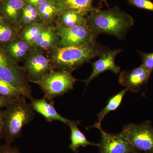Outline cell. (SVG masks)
<instances>
[{
	"label": "cell",
	"mask_w": 153,
	"mask_h": 153,
	"mask_svg": "<svg viewBox=\"0 0 153 153\" xmlns=\"http://www.w3.org/2000/svg\"><path fill=\"white\" fill-rule=\"evenodd\" d=\"M121 131L138 153H153V127L150 121L128 124Z\"/></svg>",
	"instance_id": "obj_5"
},
{
	"label": "cell",
	"mask_w": 153,
	"mask_h": 153,
	"mask_svg": "<svg viewBox=\"0 0 153 153\" xmlns=\"http://www.w3.org/2000/svg\"><path fill=\"white\" fill-rule=\"evenodd\" d=\"M76 81L71 72L54 69L34 83L40 86L44 97L51 100L73 89Z\"/></svg>",
	"instance_id": "obj_4"
},
{
	"label": "cell",
	"mask_w": 153,
	"mask_h": 153,
	"mask_svg": "<svg viewBox=\"0 0 153 153\" xmlns=\"http://www.w3.org/2000/svg\"><path fill=\"white\" fill-rule=\"evenodd\" d=\"M98 1H99L100 3H104L107 7H108V4L107 2V0H98Z\"/></svg>",
	"instance_id": "obj_32"
},
{
	"label": "cell",
	"mask_w": 153,
	"mask_h": 153,
	"mask_svg": "<svg viewBox=\"0 0 153 153\" xmlns=\"http://www.w3.org/2000/svg\"><path fill=\"white\" fill-rule=\"evenodd\" d=\"M13 99H10L0 94V109L7 106L13 101Z\"/></svg>",
	"instance_id": "obj_28"
},
{
	"label": "cell",
	"mask_w": 153,
	"mask_h": 153,
	"mask_svg": "<svg viewBox=\"0 0 153 153\" xmlns=\"http://www.w3.org/2000/svg\"><path fill=\"white\" fill-rule=\"evenodd\" d=\"M19 29L7 20L0 24V44H6L19 38Z\"/></svg>",
	"instance_id": "obj_24"
},
{
	"label": "cell",
	"mask_w": 153,
	"mask_h": 153,
	"mask_svg": "<svg viewBox=\"0 0 153 153\" xmlns=\"http://www.w3.org/2000/svg\"><path fill=\"white\" fill-rule=\"evenodd\" d=\"M40 22H42L37 7L25 3L21 19L20 27L24 28L35 23Z\"/></svg>",
	"instance_id": "obj_23"
},
{
	"label": "cell",
	"mask_w": 153,
	"mask_h": 153,
	"mask_svg": "<svg viewBox=\"0 0 153 153\" xmlns=\"http://www.w3.org/2000/svg\"><path fill=\"white\" fill-rule=\"evenodd\" d=\"M43 51L32 47L25 60L24 69L29 81L33 83L55 69L50 58Z\"/></svg>",
	"instance_id": "obj_7"
},
{
	"label": "cell",
	"mask_w": 153,
	"mask_h": 153,
	"mask_svg": "<svg viewBox=\"0 0 153 153\" xmlns=\"http://www.w3.org/2000/svg\"><path fill=\"white\" fill-rule=\"evenodd\" d=\"M122 51L121 49L108 50L100 56L98 60L91 63L92 73L87 79L83 80L86 88L91 80L105 71L109 70L114 74H118L120 72V67L116 64L115 58Z\"/></svg>",
	"instance_id": "obj_11"
},
{
	"label": "cell",
	"mask_w": 153,
	"mask_h": 153,
	"mask_svg": "<svg viewBox=\"0 0 153 153\" xmlns=\"http://www.w3.org/2000/svg\"><path fill=\"white\" fill-rule=\"evenodd\" d=\"M56 28L60 36L57 47H73L89 44L96 41L98 36L93 34L86 25L71 28L56 25Z\"/></svg>",
	"instance_id": "obj_9"
},
{
	"label": "cell",
	"mask_w": 153,
	"mask_h": 153,
	"mask_svg": "<svg viewBox=\"0 0 153 153\" xmlns=\"http://www.w3.org/2000/svg\"><path fill=\"white\" fill-rule=\"evenodd\" d=\"M79 123V121L72 120L68 125L71 130V143L69 146L70 149L73 152L77 153L80 147H85L89 146L98 147L99 144L91 142L87 139L85 135L78 128Z\"/></svg>",
	"instance_id": "obj_17"
},
{
	"label": "cell",
	"mask_w": 153,
	"mask_h": 153,
	"mask_svg": "<svg viewBox=\"0 0 153 153\" xmlns=\"http://www.w3.org/2000/svg\"><path fill=\"white\" fill-rule=\"evenodd\" d=\"M0 153H21V152L17 147L6 143L0 146Z\"/></svg>",
	"instance_id": "obj_27"
},
{
	"label": "cell",
	"mask_w": 153,
	"mask_h": 153,
	"mask_svg": "<svg viewBox=\"0 0 153 153\" xmlns=\"http://www.w3.org/2000/svg\"><path fill=\"white\" fill-rule=\"evenodd\" d=\"M128 91L127 88L122 90L120 92L114 94L108 100L105 107L97 114L98 122L97 123L101 125L102 121L106 115L111 111H114L119 107L123 99L126 92Z\"/></svg>",
	"instance_id": "obj_21"
},
{
	"label": "cell",
	"mask_w": 153,
	"mask_h": 153,
	"mask_svg": "<svg viewBox=\"0 0 153 153\" xmlns=\"http://www.w3.org/2000/svg\"><path fill=\"white\" fill-rule=\"evenodd\" d=\"M3 1V0H0V3L2 1Z\"/></svg>",
	"instance_id": "obj_33"
},
{
	"label": "cell",
	"mask_w": 153,
	"mask_h": 153,
	"mask_svg": "<svg viewBox=\"0 0 153 153\" xmlns=\"http://www.w3.org/2000/svg\"><path fill=\"white\" fill-rule=\"evenodd\" d=\"M109 49L96 41L66 47H56L50 50L49 58L54 69L71 72L84 63L100 57Z\"/></svg>",
	"instance_id": "obj_2"
},
{
	"label": "cell",
	"mask_w": 153,
	"mask_h": 153,
	"mask_svg": "<svg viewBox=\"0 0 153 153\" xmlns=\"http://www.w3.org/2000/svg\"><path fill=\"white\" fill-rule=\"evenodd\" d=\"M56 25L63 27L71 28L86 25L85 15L76 11H68L60 14L56 21Z\"/></svg>",
	"instance_id": "obj_18"
},
{
	"label": "cell",
	"mask_w": 153,
	"mask_h": 153,
	"mask_svg": "<svg viewBox=\"0 0 153 153\" xmlns=\"http://www.w3.org/2000/svg\"><path fill=\"white\" fill-rule=\"evenodd\" d=\"M49 26L43 22L35 23L24 28L20 37L32 47L38 36Z\"/></svg>",
	"instance_id": "obj_22"
},
{
	"label": "cell",
	"mask_w": 153,
	"mask_h": 153,
	"mask_svg": "<svg viewBox=\"0 0 153 153\" xmlns=\"http://www.w3.org/2000/svg\"><path fill=\"white\" fill-rule=\"evenodd\" d=\"M60 39L56 27L49 25L38 36L32 47L43 50H51L57 47Z\"/></svg>",
	"instance_id": "obj_15"
},
{
	"label": "cell",
	"mask_w": 153,
	"mask_h": 153,
	"mask_svg": "<svg viewBox=\"0 0 153 153\" xmlns=\"http://www.w3.org/2000/svg\"><path fill=\"white\" fill-rule=\"evenodd\" d=\"M59 15L68 11H76L86 16L100 9L93 5V0H56Z\"/></svg>",
	"instance_id": "obj_14"
},
{
	"label": "cell",
	"mask_w": 153,
	"mask_h": 153,
	"mask_svg": "<svg viewBox=\"0 0 153 153\" xmlns=\"http://www.w3.org/2000/svg\"><path fill=\"white\" fill-rule=\"evenodd\" d=\"M24 1H25V3L38 7V6L40 5L41 4L45 2L47 0H24Z\"/></svg>",
	"instance_id": "obj_29"
},
{
	"label": "cell",
	"mask_w": 153,
	"mask_h": 153,
	"mask_svg": "<svg viewBox=\"0 0 153 153\" xmlns=\"http://www.w3.org/2000/svg\"><path fill=\"white\" fill-rule=\"evenodd\" d=\"M0 94L10 99L16 98L21 96H24L28 99L32 97L31 90L15 86L1 79Z\"/></svg>",
	"instance_id": "obj_20"
},
{
	"label": "cell",
	"mask_w": 153,
	"mask_h": 153,
	"mask_svg": "<svg viewBox=\"0 0 153 153\" xmlns=\"http://www.w3.org/2000/svg\"><path fill=\"white\" fill-rule=\"evenodd\" d=\"M93 127L98 129L101 134V141L98 146L99 153H138L122 132L117 134L107 132L97 123L87 129Z\"/></svg>",
	"instance_id": "obj_8"
},
{
	"label": "cell",
	"mask_w": 153,
	"mask_h": 153,
	"mask_svg": "<svg viewBox=\"0 0 153 153\" xmlns=\"http://www.w3.org/2000/svg\"><path fill=\"white\" fill-rule=\"evenodd\" d=\"M86 18V25L94 35H111L123 40L134 24L132 17L118 7L90 13Z\"/></svg>",
	"instance_id": "obj_1"
},
{
	"label": "cell",
	"mask_w": 153,
	"mask_h": 153,
	"mask_svg": "<svg viewBox=\"0 0 153 153\" xmlns=\"http://www.w3.org/2000/svg\"><path fill=\"white\" fill-rule=\"evenodd\" d=\"M5 117L4 110L0 109V132L2 128Z\"/></svg>",
	"instance_id": "obj_30"
},
{
	"label": "cell",
	"mask_w": 153,
	"mask_h": 153,
	"mask_svg": "<svg viewBox=\"0 0 153 153\" xmlns=\"http://www.w3.org/2000/svg\"><path fill=\"white\" fill-rule=\"evenodd\" d=\"M128 4L138 8L153 12V2L150 0H128Z\"/></svg>",
	"instance_id": "obj_25"
},
{
	"label": "cell",
	"mask_w": 153,
	"mask_h": 153,
	"mask_svg": "<svg viewBox=\"0 0 153 153\" xmlns=\"http://www.w3.org/2000/svg\"><path fill=\"white\" fill-rule=\"evenodd\" d=\"M27 97L21 96L14 98L4 109L5 117L0 140L6 144H12L21 137L22 129L34 119L35 111L26 101Z\"/></svg>",
	"instance_id": "obj_3"
},
{
	"label": "cell",
	"mask_w": 153,
	"mask_h": 153,
	"mask_svg": "<svg viewBox=\"0 0 153 153\" xmlns=\"http://www.w3.org/2000/svg\"><path fill=\"white\" fill-rule=\"evenodd\" d=\"M25 4L24 0H3L0 3V14L12 25L20 28Z\"/></svg>",
	"instance_id": "obj_13"
},
{
	"label": "cell",
	"mask_w": 153,
	"mask_h": 153,
	"mask_svg": "<svg viewBox=\"0 0 153 153\" xmlns=\"http://www.w3.org/2000/svg\"><path fill=\"white\" fill-rule=\"evenodd\" d=\"M37 8L41 22L48 25L55 22L59 16L56 0H47Z\"/></svg>",
	"instance_id": "obj_19"
},
{
	"label": "cell",
	"mask_w": 153,
	"mask_h": 153,
	"mask_svg": "<svg viewBox=\"0 0 153 153\" xmlns=\"http://www.w3.org/2000/svg\"><path fill=\"white\" fill-rule=\"evenodd\" d=\"M142 60V64L146 68L150 73L153 71V52L145 53L138 51Z\"/></svg>",
	"instance_id": "obj_26"
},
{
	"label": "cell",
	"mask_w": 153,
	"mask_h": 153,
	"mask_svg": "<svg viewBox=\"0 0 153 153\" xmlns=\"http://www.w3.org/2000/svg\"><path fill=\"white\" fill-rule=\"evenodd\" d=\"M3 45L6 53L19 63L25 61L32 48L20 37Z\"/></svg>",
	"instance_id": "obj_16"
},
{
	"label": "cell",
	"mask_w": 153,
	"mask_h": 153,
	"mask_svg": "<svg viewBox=\"0 0 153 153\" xmlns=\"http://www.w3.org/2000/svg\"><path fill=\"white\" fill-rule=\"evenodd\" d=\"M30 105L34 111L38 113L45 118L47 121L52 122L53 121L62 122L68 125L71 121L60 115L55 107L53 100L48 102V100L44 97L41 99H36L31 97Z\"/></svg>",
	"instance_id": "obj_12"
},
{
	"label": "cell",
	"mask_w": 153,
	"mask_h": 153,
	"mask_svg": "<svg viewBox=\"0 0 153 153\" xmlns=\"http://www.w3.org/2000/svg\"><path fill=\"white\" fill-rule=\"evenodd\" d=\"M5 20H6V19H5L4 17L2 15L0 14V24L2 23V22H4Z\"/></svg>",
	"instance_id": "obj_31"
},
{
	"label": "cell",
	"mask_w": 153,
	"mask_h": 153,
	"mask_svg": "<svg viewBox=\"0 0 153 153\" xmlns=\"http://www.w3.org/2000/svg\"><path fill=\"white\" fill-rule=\"evenodd\" d=\"M0 79L15 86L31 90L24 68L6 53L1 44H0Z\"/></svg>",
	"instance_id": "obj_6"
},
{
	"label": "cell",
	"mask_w": 153,
	"mask_h": 153,
	"mask_svg": "<svg viewBox=\"0 0 153 153\" xmlns=\"http://www.w3.org/2000/svg\"><path fill=\"white\" fill-rule=\"evenodd\" d=\"M151 73L142 64L130 71H122L119 82L131 92L137 93L144 85H146Z\"/></svg>",
	"instance_id": "obj_10"
}]
</instances>
